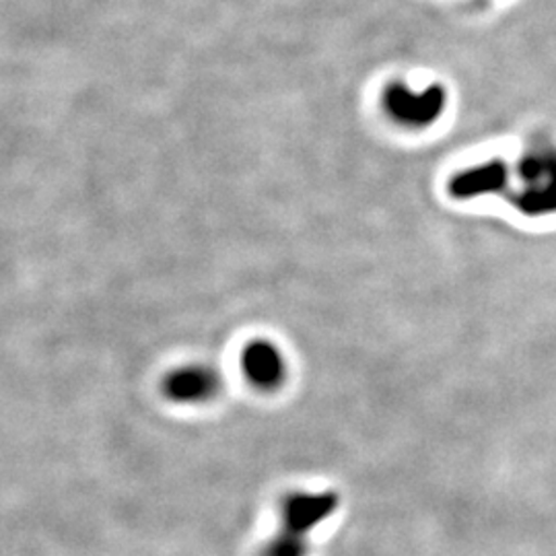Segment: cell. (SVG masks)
Wrapping results in <instances>:
<instances>
[{
	"label": "cell",
	"mask_w": 556,
	"mask_h": 556,
	"mask_svg": "<svg viewBox=\"0 0 556 556\" xmlns=\"http://www.w3.org/2000/svg\"><path fill=\"white\" fill-rule=\"evenodd\" d=\"M309 555V538L299 536L289 530H282L268 540L262 548V556H307Z\"/></svg>",
	"instance_id": "7"
},
{
	"label": "cell",
	"mask_w": 556,
	"mask_h": 556,
	"mask_svg": "<svg viewBox=\"0 0 556 556\" xmlns=\"http://www.w3.org/2000/svg\"><path fill=\"white\" fill-rule=\"evenodd\" d=\"M241 369L248 381L260 390H277L287 379V361L270 340H252L241 353Z\"/></svg>",
	"instance_id": "5"
},
{
	"label": "cell",
	"mask_w": 556,
	"mask_h": 556,
	"mask_svg": "<svg viewBox=\"0 0 556 556\" xmlns=\"http://www.w3.org/2000/svg\"><path fill=\"white\" fill-rule=\"evenodd\" d=\"M509 184V167L501 160H491L466 167L450 181V192L456 199H478L505 190Z\"/></svg>",
	"instance_id": "6"
},
{
	"label": "cell",
	"mask_w": 556,
	"mask_h": 556,
	"mask_svg": "<svg viewBox=\"0 0 556 556\" xmlns=\"http://www.w3.org/2000/svg\"><path fill=\"white\" fill-rule=\"evenodd\" d=\"M447 108L443 85L415 89L404 80H394L381 91V110L397 126L422 130L438 122Z\"/></svg>",
	"instance_id": "2"
},
{
	"label": "cell",
	"mask_w": 556,
	"mask_h": 556,
	"mask_svg": "<svg viewBox=\"0 0 556 556\" xmlns=\"http://www.w3.org/2000/svg\"><path fill=\"white\" fill-rule=\"evenodd\" d=\"M338 509L334 493H295L285 498L280 509V528L307 536Z\"/></svg>",
	"instance_id": "3"
},
{
	"label": "cell",
	"mask_w": 556,
	"mask_h": 556,
	"mask_svg": "<svg viewBox=\"0 0 556 556\" xmlns=\"http://www.w3.org/2000/svg\"><path fill=\"white\" fill-rule=\"evenodd\" d=\"M514 204L528 217L556 215V147H534L519 161Z\"/></svg>",
	"instance_id": "1"
},
{
	"label": "cell",
	"mask_w": 556,
	"mask_h": 556,
	"mask_svg": "<svg viewBox=\"0 0 556 556\" xmlns=\"http://www.w3.org/2000/svg\"><path fill=\"white\" fill-rule=\"evenodd\" d=\"M220 378L206 365H181L163 379V394L176 404H202L219 394Z\"/></svg>",
	"instance_id": "4"
}]
</instances>
